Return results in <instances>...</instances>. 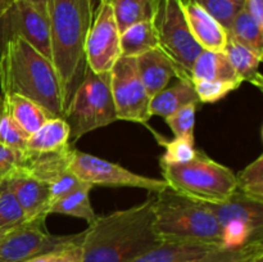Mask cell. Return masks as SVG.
<instances>
[{
    "mask_svg": "<svg viewBox=\"0 0 263 262\" xmlns=\"http://www.w3.org/2000/svg\"><path fill=\"white\" fill-rule=\"evenodd\" d=\"M23 152L0 144V182L5 181L18 171Z\"/></svg>",
    "mask_w": 263,
    "mask_h": 262,
    "instance_id": "e575fe53",
    "label": "cell"
},
{
    "mask_svg": "<svg viewBox=\"0 0 263 262\" xmlns=\"http://www.w3.org/2000/svg\"><path fill=\"white\" fill-rule=\"evenodd\" d=\"M244 9L257 21V23L263 26V0H246Z\"/></svg>",
    "mask_w": 263,
    "mask_h": 262,
    "instance_id": "ab89813d",
    "label": "cell"
},
{
    "mask_svg": "<svg viewBox=\"0 0 263 262\" xmlns=\"http://www.w3.org/2000/svg\"><path fill=\"white\" fill-rule=\"evenodd\" d=\"M164 154L159 158V163L180 164L192 161L197 154L194 136H175L172 140L162 141Z\"/></svg>",
    "mask_w": 263,
    "mask_h": 262,
    "instance_id": "4dcf8cb0",
    "label": "cell"
},
{
    "mask_svg": "<svg viewBox=\"0 0 263 262\" xmlns=\"http://www.w3.org/2000/svg\"><path fill=\"white\" fill-rule=\"evenodd\" d=\"M48 14L51 63L67 104L86 67L85 41L94 17V4L91 0H48Z\"/></svg>",
    "mask_w": 263,
    "mask_h": 262,
    "instance_id": "3957f363",
    "label": "cell"
},
{
    "mask_svg": "<svg viewBox=\"0 0 263 262\" xmlns=\"http://www.w3.org/2000/svg\"><path fill=\"white\" fill-rule=\"evenodd\" d=\"M28 134L13 120L8 112L4 98L0 95V144L25 152Z\"/></svg>",
    "mask_w": 263,
    "mask_h": 262,
    "instance_id": "f1b7e54d",
    "label": "cell"
},
{
    "mask_svg": "<svg viewBox=\"0 0 263 262\" xmlns=\"http://www.w3.org/2000/svg\"><path fill=\"white\" fill-rule=\"evenodd\" d=\"M235 176L236 189L239 192L263 203V154H259Z\"/></svg>",
    "mask_w": 263,
    "mask_h": 262,
    "instance_id": "83f0119b",
    "label": "cell"
},
{
    "mask_svg": "<svg viewBox=\"0 0 263 262\" xmlns=\"http://www.w3.org/2000/svg\"><path fill=\"white\" fill-rule=\"evenodd\" d=\"M91 2H92V4H94V5H95V3H97V4H98V3H99V2H100V0H91Z\"/></svg>",
    "mask_w": 263,
    "mask_h": 262,
    "instance_id": "f6af8a7d",
    "label": "cell"
},
{
    "mask_svg": "<svg viewBox=\"0 0 263 262\" xmlns=\"http://www.w3.org/2000/svg\"><path fill=\"white\" fill-rule=\"evenodd\" d=\"M5 181L22 208L26 221L48 217L50 204V190L48 184L21 172H15Z\"/></svg>",
    "mask_w": 263,
    "mask_h": 262,
    "instance_id": "9a60e30c",
    "label": "cell"
},
{
    "mask_svg": "<svg viewBox=\"0 0 263 262\" xmlns=\"http://www.w3.org/2000/svg\"><path fill=\"white\" fill-rule=\"evenodd\" d=\"M199 104H186L172 113L167 118H164L166 123L174 136H194L195 127V115H197V108Z\"/></svg>",
    "mask_w": 263,
    "mask_h": 262,
    "instance_id": "836d02e7",
    "label": "cell"
},
{
    "mask_svg": "<svg viewBox=\"0 0 263 262\" xmlns=\"http://www.w3.org/2000/svg\"><path fill=\"white\" fill-rule=\"evenodd\" d=\"M120 30L109 0H100L85 41V63L95 73H108L121 58Z\"/></svg>",
    "mask_w": 263,
    "mask_h": 262,
    "instance_id": "7c38bea8",
    "label": "cell"
},
{
    "mask_svg": "<svg viewBox=\"0 0 263 262\" xmlns=\"http://www.w3.org/2000/svg\"><path fill=\"white\" fill-rule=\"evenodd\" d=\"M7 233H8V231H5V230H0V240H2L3 236H4L5 234H7Z\"/></svg>",
    "mask_w": 263,
    "mask_h": 262,
    "instance_id": "ee69618b",
    "label": "cell"
},
{
    "mask_svg": "<svg viewBox=\"0 0 263 262\" xmlns=\"http://www.w3.org/2000/svg\"><path fill=\"white\" fill-rule=\"evenodd\" d=\"M220 248L221 247L210 244L159 241L127 262H186L199 258Z\"/></svg>",
    "mask_w": 263,
    "mask_h": 262,
    "instance_id": "ac0fdd59",
    "label": "cell"
},
{
    "mask_svg": "<svg viewBox=\"0 0 263 262\" xmlns=\"http://www.w3.org/2000/svg\"><path fill=\"white\" fill-rule=\"evenodd\" d=\"M121 57H136L153 49L161 48L154 20L135 23L120 35Z\"/></svg>",
    "mask_w": 263,
    "mask_h": 262,
    "instance_id": "603a6c76",
    "label": "cell"
},
{
    "mask_svg": "<svg viewBox=\"0 0 263 262\" xmlns=\"http://www.w3.org/2000/svg\"><path fill=\"white\" fill-rule=\"evenodd\" d=\"M69 169L80 180L87 182L91 186L99 185L109 188H138L148 190L153 194H157L167 188L163 179L136 174L120 164L92 154L84 153L77 149H73Z\"/></svg>",
    "mask_w": 263,
    "mask_h": 262,
    "instance_id": "9c48e42d",
    "label": "cell"
},
{
    "mask_svg": "<svg viewBox=\"0 0 263 262\" xmlns=\"http://www.w3.org/2000/svg\"><path fill=\"white\" fill-rule=\"evenodd\" d=\"M223 53L226 54L234 71L241 81L249 82L258 87L259 90L263 89V77L259 72V64H261L263 55L230 38H229Z\"/></svg>",
    "mask_w": 263,
    "mask_h": 262,
    "instance_id": "44dd1931",
    "label": "cell"
},
{
    "mask_svg": "<svg viewBox=\"0 0 263 262\" xmlns=\"http://www.w3.org/2000/svg\"><path fill=\"white\" fill-rule=\"evenodd\" d=\"M228 33L230 39L263 55V26L244 8L235 15Z\"/></svg>",
    "mask_w": 263,
    "mask_h": 262,
    "instance_id": "4316f807",
    "label": "cell"
},
{
    "mask_svg": "<svg viewBox=\"0 0 263 262\" xmlns=\"http://www.w3.org/2000/svg\"><path fill=\"white\" fill-rule=\"evenodd\" d=\"M110 91L117 120L144 123L151 120V99L133 57H121L109 72Z\"/></svg>",
    "mask_w": 263,
    "mask_h": 262,
    "instance_id": "30bf717a",
    "label": "cell"
},
{
    "mask_svg": "<svg viewBox=\"0 0 263 262\" xmlns=\"http://www.w3.org/2000/svg\"><path fill=\"white\" fill-rule=\"evenodd\" d=\"M139 76L149 97H154L167 87L172 79H185L179 67L161 48L136 57Z\"/></svg>",
    "mask_w": 263,
    "mask_h": 262,
    "instance_id": "5bb4252c",
    "label": "cell"
},
{
    "mask_svg": "<svg viewBox=\"0 0 263 262\" xmlns=\"http://www.w3.org/2000/svg\"><path fill=\"white\" fill-rule=\"evenodd\" d=\"M73 149V145H68L61 151L46 153L23 152L22 162L17 172L51 185L69 171V162Z\"/></svg>",
    "mask_w": 263,
    "mask_h": 262,
    "instance_id": "2e32d148",
    "label": "cell"
},
{
    "mask_svg": "<svg viewBox=\"0 0 263 262\" xmlns=\"http://www.w3.org/2000/svg\"><path fill=\"white\" fill-rule=\"evenodd\" d=\"M154 195V231L159 240L221 247V226L207 203L168 186Z\"/></svg>",
    "mask_w": 263,
    "mask_h": 262,
    "instance_id": "277c9868",
    "label": "cell"
},
{
    "mask_svg": "<svg viewBox=\"0 0 263 262\" xmlns=\"http://www.w3.org/2000/svg\"><path fill=\"white\" fill-rule=\"evenodd\" d=\"M46 217L28 220L8 231L0 240V262H25L49 252L80 246L84 231L72 235H55L48 231Z\"/></svg>",
    "mask_w": 263,
    "mask_h": 262,
    "instance_id": "52a82bcc",
    "label": "cell"
},
{
    "mask_svg": "<svg viewBox=\"0 0 263 262\" xmlns=\"http://www.w3.org/2000/svg\"><path fill=\"white\" fill-rule=\"evenodd\" d=\"M25 221L22 208L18 204L8 182H0V230L9 231Z\"/></svg>",
    "mask_w": 263,
    "mask_h": 262,
    "instance_id": "f546056e",
    "label": "cell"
},
{
    "mask_svg": "<svg viewBox=\"0 0 263 262\" xmlns=\"http://www.w3.org/2000/svg\"><path fill=\"white\" fill-rule=\"evenodd\" d=\"M181 8L190 32L203 50H225L229 33L217 20L193 2L181 0Z\"/></svg>",
    "mask_w": 263,
    "mask_h": 262,
    "instance_id": "4fadbf2b",
    "label": "cell"
},
{
    "mask_svg": "<svg viewBox=\"0 0 263 262\" xmlns=\"http://www.w3.org/2000/svg\"><path fill=\"white\" fill-rule=\"evenodd\" d=\"M15 0H0V18L13 7Z\"/></svg>",
    "mask_w": 263,
    "mask_h": 262,
    "instance_id": "60d3db41",
    "label": "cell"
},
{
    "mask_svg": "<svg viewBox=\"0 0 263 262\" xmlns=\"http://www.w3.org/2000/svg\"><path fill=\"white\" fill-rule=\"evenodd\" d=\"M18 94L44 108L51 117H63L66 103L50 59L21 38L0 45V95Z\"/></svg>",
    "mask_w": 263,
    "mask_h": 262,
    "instance_id": "7a4b0ae2",
    "label": "cell"
},
{
    "mask_svg": "<svg viewBox=\"0 0 263 262\" xmlns=\"http://www.w3.org/2000/svg\"><path fill=\"white\" fill-rule=\"evenodd\" d=\"M199 98L200 104H211L223 99L226 95L235 91L243 82L240 80H225V81H198L193 82Z\"/></svg>",
    "mask_w": 263,
    "mask_h": 262,
    "instance_id": "d6a6232c",
    "label": "cell"
},
{
    "mask_svg": "<svg viewBox=\"0 0 263 262\" xmlns=\"http://www.w3.org/2000/svg\"><path fill=\"white\" fill-rule=\"evenodd\" d=\"M91 189V185L84 182L81 186L76 188L68 194L51 202L49 205V215L59 213V215L72 216V217L85 220L87 223H91L98 216L90 202Z\"/></svg>",
    "mask_w": 263,
    "mask_h": 262,
    "instance_id": "d4e9b609",
    "label": "cell"
},
{
    "mask_svg": "<svg viewBox=\"0 0 263 262\" xmlns=\"http://www.w3.org/2000/svg\"><path fill=\"white\" fill-rule=\"evenodd\" d=\"M261 254H263V240L251 241L240 248L238 254L228 262H253Z\"/></svg>",
    "mask_w": 263,
    "mask_h": 262,
    "instance_id": "74e56055",
    "label": "cell"
},
{
    "mask_svg": "<svg viewBox=\"0 0 263 262\" xmlns=\"http://www.w3.org/2000/svg\"><path fill=\"white\" fill-rule=\"evenodd\" d=\"M120 33L130 26L156 18L159 0H109Z\"/></svg>",
    "mask_w": 263,
    "mask_h": 262,
    "instance_id": "484cf974",
    "label": "cell"
},
{
    "mask_svg": "<svg viewBox=\"0 0 263 262\" xmlns=\"http://www.w3.org/2000/svg\"><path fill=\"white\" fill-rule=\"evenodd\" d=\"M207 204L220 226L230 221H240L258 233H263V203L247 197L238 189L223 202Z\"/></svg>",
    "mask_w": 263,
    "mask_h": 262,
    "instance_id": "e0dca14e",
    "label": "cell"
},
{
    "mask_svg": "<svg viewBox=\"0 0 263 262\" xmlns=\"http://www.w3.org/2000/svg\"><path fill=\"white\" fill-rule=\"evenodd\" d=\"M241 248H243V247H241ZM239 251H240V248L234 249V251L220 248L211 252V253L205 254V256L199 257V258L190 259V261H186V262H228L230 261L231 258H234V257L238 254Z\"/></svg>",
    "mask_w": 263,
    "mask_h": 262,
    "instance_id": "f35d334b",
    "label": "cell"
},
{
    "mask_svg": "<svg viewBox=\"0 0 263 262\" xmlns=\"http://www.w3.org/2000/svg\"><path fill=\"white\" fill-rule=\"evenodd\" d=\"M200 104L199 98L190 79H177L171 86L164 87L162 91L152 97L151 115L167 118L186 104Z\"/></svg>",
    "mask_w": 263,
    "mask_h": 262,
    "instance_id": "d6986e66",
    "label": "cell"
},
{
    "mask_svg": "<svg viewBox=\"0 0 263 262\" xmlns=\"http://www.w3.org/2000/svg\"><path fill=\"white\" fill-rule=\"evenodd\" d=\"M154 23L161 49L179 67L182 76L192 80L190 69L203 49L190 32L181 0H159Z\"/></svg>",
    "mask_w": 263,
    "mask_h": 262,
    "instance_id": "ba28073f",
    "label": "cell"
},
{
    "mask_svg": "<svg viewBox=\"0 0 263 262\" xmlns=\"http://www.w3.org/2000/svg\"><path fill=\"white\" fill-rule=\"evenodd\" d=\"M193 2L210 13L215 20L229 31L235 15L244 8L246 0H184Z\"/></svg>",
    "mask_w": 263,
    "mask_h": 262,
    "instance_id": "1f68e13d",
    "label": "cell"
},
{
    "mask_svg": "<svg viewBox=\"0 0 263 262\" xmlns=\"http://www.w3.org/2000/svg\"><path fill=\"white\" fill-rule=\"evenodd\" d=\"M253 262H263V254H261V256H258V257H257V258L254 259Z\"/></svg>",
    "mask_w": 263,
    "mask_h": 262,
    "instance_id": "7bdbcfd3",
    "label": "cell"
},
{
    "mask_svg": "<svg viewBox=\"0 0 263 262\" xmlns=\"http://www.w3.org/2000/svg\"><path fill=\"white\" fill-rule=\"evenodd\" d=\"M190 76L193 82L240 80L223 51L211 50L200 51L193 63Z\"/></svg>",
    "mask_w": 263,
    "mask_h": 262,
    "instance_id": "7402d4cb",
    "label": "cell"
},
{
    "mask_svg": "<svg viewBox=\"0 0 263 262\" xmlns=\"http://www.w3.org/2000/svg\"><path fill=\"white\" fill-rule=\"evenodd\" d=\"M12 38H21L51 61L48 5L15 0L0 18V45Z\"/></svg>",
    "mask_w": 263,
    "mask_h": 262,
    "instance_id": "8fae6325",
    "label": "cell"
},
{
    "mask_svg": "<svg viewBox=\"0 0 263 262\" xmlns=\"http://www.w3.org/2000/svg\"><path fill=\"white\" fill-rule=\"evenodd\" d=\"M63 117L71 128L72 145L86 134L118 121L110 91L109 72L95 73L85 67L80 82L67 102Z\"/></svg>",
    "mask_w": 263,
    "mask_h": 262,
    "instance_id": "8992f818",
    "label": "cell"
},
{
    "mask_svg": "<svg viewBox=\"0 0 263 262\" xmlns=\"http://www.w3.org/2000/svg\"><path fill=\"white\" fill-rule=\"evenodd\" d=\"M80 247L81 244L71 247V248L61 249V251L49 252V253L32 257L25 262H80Z\"/></svg>",
    "mask_w": 263,
    "mask_h": 262,
    "instance_id": "8d00e7d4",
    "label": "cell"
},
{
    "mask_svg": "<svg viewBox=\"0 0 263 262\" xmlns=\"http://www.w3.org/2000/svg\"><path fill=\"white\" fill-rule=\"evenodd\" d=\"M4 98L5 105L8 112L13 117V120L28 134L35 133L41 127L51 116L44 109L41 105L35 103L28 98L18 94L2 95Z\"/></svg>",
    "mask_w": 263,
    "mask_h": 262,
    "instance_id": "cb8c5ba5",
    "label": "cell"
},
{
    "mask_svg": "<svg viewBox=\"0 0 263 262\" xmlns=\"http://www.w3.org/2000/svg\"><path fill=\"white\" fill-rule=\"evenodd\" d=\"M71 144V128L64 117H51L27 139L25 152L46 153L67 148Z\"/></svg>",
    "mask_w": 263,
    "mask_h": 262,
    "instance_id": "ffe728a7",
    "label": "cell"
},
{
    "mask_svg": "<svg viewBox=\"0 0 263 262\" xmlns=\"http://www.w3.org/2000/svg\"><path fill=\"white\" fill-rule=\"evenodd\" d=\"M26 2L35 3V4H41V5H48V0H26Z\"/></svg>",
    "mask_w": 263,
    "mask_h": 262,
    "instance_id": "b9f144b4",
    "label": "cell"
},
{
    "mask_svg": "<svg viewBox=\"0 0 263 262\" xmlns=\"http://www.w3.org/2000/svg\"><path fill=\"white\" fill-rule=\"evenodd\" d=\"M167 186L182 195L204 203H220L236 190V176L229 167L197 151L186 163H159Z\"/></svg>",
    "mask_w": 263,
    "mask_h": 262,
    "instance_id": "5b68a950",
    "label": "cell"
},
{
    "mask_svg": "<svg viewBox=\"0 0 263 262\" xmlns=\"http://www.w3.org/2000/svg\"><path fill=\"white\" fill-rule=\"evenodd\" d=\"M154 200L126 210L97 216L84 231L80 262H127L141 252L158 244L154 231Z\"/></svg>",
    "mask_w": 263,
    "mask_h": 262,
    "instance_id": "6da1fadb",
    "label": "cell"
},
{
    "mask_svg": "<svg viewBox=\"0 0 263 262\" xmlns=\"http://www.w3.org/2000/svg\"><path fill=\"white\" fill-rule=\"evenodd\" d=\"M82 184H84V181L80 180L79 177L71 171V169H69L68 172H66L63 176L59 177L55 182L49 185V190H50V203L59 199V198H62L63 195L68 194V193H71L72 190H74L76 188L81 186Z\"/></svg>",
    "mask_w": 263,
    "mask_h": 262,
    "instance_id": "d590c367",
    "label": "cell"
}]
</instances>
